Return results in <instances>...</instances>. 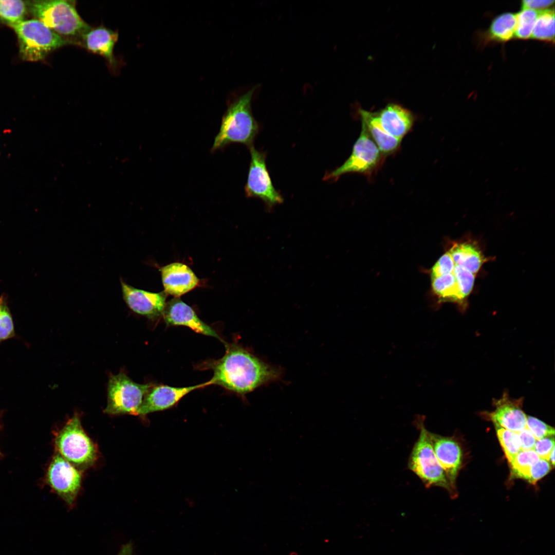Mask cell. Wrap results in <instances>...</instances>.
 <instances>
[{"mask_svg":"<svg viewBox=\"0 0 555 555\" xmlns=\"http://www.w3.org/2000/svg\"><path fill=\"white\" fill-rule=\"evenodd\" d=\"M531 37L534 40L554 43V10L553 8L539 12Z\"/></svg>","mask_w":555,"mask_h":555,"instance_id":"603a6c76","label":"cell"},{"mask_svg":"<svg viewBox=\"0 0 555 555\" xmlns=\"http://www.w3.org/2000/svg\"><path fill=\"white\" fill-rule=\"evenodd\" d=\"M14 323L5 296L0 297V343L15 337Z\"/></svg>","mask_w":555,"mask_h":555,"instance_id":"83f0119b","label":"cell"},{"mask_svg":"<svg viewBox=\"0 0 555 555\" xmlns=\"http://www.w3.org/2000/svg\"><path fill=\"white\" fill-rule=\"evenodd\" d=\"M516 15L505 12L496 16L488 29L484 33V42H505L514 36Z\"/></svg>","mask_w":555,"mask_h":555,"instance_id":"44dd1931","label":"cell"},{"mask_svg":"<svg viewBox=\"0 0 555 555\" xmlns=\"http://www.w3.org/2000/svg\"><path fill=\"white\" fill-rule=\"evenodd\" d=\"M523 398L513 399L507 391L494 399V410L488 414L495 425L516 433L526 427L527 416L522 410Z\"/></svg>","mask_w":555,"mask_h":555,"instance_id":"5bb4252c","label":"cell"},{"mask_svg":"<svg viewBox=\"0 0 555 555\" xmlns=\"http://www.w3.org/2000/svg\"><path fill=\"white\" fill-rule=\"evenodd\" d=\"M415 424L419 435L411 451L408 468L420 478L427 488L433 486L441 487L451 495L450 485L435 454L424 419L420 417L417 418Z\"/></svg>","mask_w":555,"mask_h":555,"instance_id":"8992f818","label":"cell"},{"mask_svg":"<svg viewBox=\"0 0 555 555\" xmlns=\"http://www.w3.org/2000/svg\"><path fill=\"white\" fill-rule=\"evenodd\" d=\"M429 435L435 454L445 471L450 485L452 495L456 496L455 482L460 468L462 452L458 443L453 438L429 431Z\"/></svg>","mask_w":555,"mask_h":555,"instance_id":"4fadbf2b","label":"cell"},{"mask_svg":"<svg viewBox=\"0 0 555 555\" xmlns=\"http://www.w3.org/2000/svg\"><path fill=\"white\" fill-rule=\"evenodd\" d=\"M28 4L20 0H0V22L11 27L24 21Z\"/></svg>","mask_w":555,"mask_h":555,"instance_id":"cb8c5ba5","label":"cell"},{"mask_svg":"<svg viewBox=\"0 0 555 555\" xmlns=\"http://www.w3.org/2000/svg\"><path fill=\"white\" fill-rule=\"evenodd\" d=\"M539 12L529 9H522L516 15V28L514 36L520 39L531 37Z\"/></svg>","mask_w":555,"mask_h":555,"instance_id":"484cf974","label":"cell"},{"mask_svg":"<svg viewBox=\"0 0 555 555\" xmlns=\"http://www.w3.org/2000/svg\"><path fill=\"white\" fill-rule=\"evenodd\" d=\"M385 159L365 127L361 124L360 134L349 157L341 165L326 174L324 179L337 180L348 173H358L370 177L382 166Z\"/></svg>","mask_w":555,"mask_h":555,"instance_id":"ba28073f","label":"cell"},{"mask_svg":"<svg viewBox=\"0 0 555 555\" xmlns=\"http://www.w3.org/2000/svg\"><path fill=\"white\" fill-rule=\"evenodd\" d=\"M164 292L175 297H180L196 287L199 280L186 265L173 263L160 268Z\"/></svg>","mask_w":555,"mask_h":555,"instance_id":"e0dca14e","label":"cell"},{"mask_svg":"<svg viewBox=\"0 0 555 555\" xmlns=\"http://www.w3.org/2000/svg\"><path fill=\"white\" fill-rule=\"evenodd\" d=\"M162 316L168 325L186 326L196 333L221 340L212 328L201 320L190 306L177 297L165 304Z\"/></svg>","mask_w":555,"mask_h":555,"instance_id":"9a60e30c","label":"cell"},{"mask_svg":"<svg viewBox=\"0 0 555 555\" xmlns=\"http://www.w3.org/2000/svg\"><path fill=\"white\" fill-rule=\"evenodd\" d=\"M253 91V89L249 90L228 106L215 138L212 151L234 142L251 146L258 128L251 109Z\"/></svg>","mask_w":555,"mask_h":555,"instance_id":"7a4b0ae2","label":"cell"},{"mask_svg":"<svg viewBox=\"0 0 555 555\" xmlns=\"http://www.w3.org/2000/svg\"><path fill=\"white\" fill-rule=\"evenodd\" d=\"M120 282L123 299L132 311L152 320L162 316L166 298L164 291L150 292L136 288L122 280Z\"/></svg>","mask_w":555,"mask_h":555,"instance_id":"8fae6325","label":"cell"},{"mask_svg":"<svg viewBox=\"0 0 555 555\" xmlns=\"http://www.w3.org/2000/svg\"><path fill=\"white\" fill-rule=\"evenodd\" d=\"M551 469V464L545 459L540 458L532 467L528 482L535 485L536 482L545 476Z\"/></svg>","mask_w":555,"mask_h":555,"instance_id":"d6a6232c","label":"cell"},{"mask_svg":"<svg viewBox=\"0 0 555 555\" xmlns=\"http://www.w3.org/2000/svg\"><path fill=\"white\" fill-rule=\"evenodd\" d=\"M449 252L455 265L460 266L475 275L485 261L480 250L469 243L455 244Z\"/></svg>","mask_w":555,"mask_h":555,"instance_id":"ffe728a7","label":"cell"},{"mask_svg":"<svg viewBox=\"0 0 555 555\" xmlns=\"http://www.w3.org/2000/svg\"><path fill=\"white\" fill-rule=\"evenodd\" d=\"M526 428L536 440L554 435L553 428L533 417L527 416Z\"/></svg>","mask_w":555,"mask_h":555,"instance_id":"f546056e","label":"cell"},{"mask_svg":"<svg viewBox=\"0 0 555 555\" xmlns=\"http://www.w3.org/2000/svg\"><path fill=\"white\" fill-rule=\"evenodd\" d=\"M455 264L450 252H446L436 262L431 270V277H436L443 274L453 273Z\"/></svg>","mask_w":555,"mask_h":555,"instance_id":"4dcf8cb0","label":"cell"},{"mask_svg":"<svg viewBox=\"0 0 555 555\" xmlns=\"http://www.w3.org/2000/svg\"><path fill=\"white\" fill-rule=\"evenodd\" d=\"M46 482L69 506H73L81 488V473L58 453L53 456L49 464Z\"/></svg>","mask_w":555,"mask_h":555,"instance_id":"30bf717a","label":"cell"},{"mask_svg":"<svg viewBox=\"0 0 555 555\" xmlns=\"http://www.w3.org/2000/svg\"><path fill=\"white\" fill-rule=\"evenodd\" d=\"M251 161L245 192L248 197L261 199L269 208L281 203L283 198L272 184L264 153L250 146Z\"/></svg>","mask_w":555,"mask_h":555,"instance_id":"9c48e42d","label":"cell"},{"mask_svg":"<svg viewBox=\"0 0 555 555\" xmlns=\"http://www.w3.org/2000/svg\"><path fill=\"white\" fill-rule=\"evenodd\" d=\"M76 1L40 0L29 2L28 6L35 19L61 36H82L90 26L81 18Z\"/></svg>","mask_w":555,"mask_h":555,"instance_id":"3957f363","label":"cell"},{"mask_svg":"<svg viewBox=\"0 0 555 555\" xmlns=\"http://www.w3.org/2000/svg\"><path fill=\"white\" fill-rule=\"evenodd\" d=\"M361 124L366 128L381 154L386 158L398 151L401 140L388 134L381 126L375 112L359 110Z\"/></svg>","mask_w":555,"mask_h":555,"instance_id":"ac0fdd59","label":"cell"},{"mask_svg":"<svg viewBox=\"0 0 555 555\" xmlns=\"http://www.w3.org/2000/svg\"><path fill=\"white\" fill-rule=\"evenodd\" d=\"M209 385V381L202 384L181 387L154 384L144 396L138 411V415L144 416L151 413L168 409L192 391Z\"/></svg>","mask_w":555,"mask_h":555,"instance_id":"7c38bea8","label":"cell"},{"mask_svg":"<svg viewBox=\"0 0 555 555\" xmlns=\"http://www.w3.org/2000/svg\"><path fill=\"white\" fill-rule=\"evenodd\" d=\"M497 436L508 461L510 462L521 450L516 432L495 425Z\"/></svg>","mask_w":555,"mask_h":555,"instance_id":"4316f807","label":"cell"},{"mask_svg":"<svg viewBox=\"0 0 555 555\" xmlns=\"http://www.w3.org/2000/svg\"><path fill=\"white\" fill-rule=\"evenodd\" d=\"M553 0H525L522 2V9H543L550 7L553 4Z\"/></svg>","mask_w":555,"mask_h":555,"instance_id":"e575fe53","label":"cell"},{"mask_svg":"<svg viewBox=\"0 0 555 555\" xmlns=\"http://www.w3.org/2000/svg\"><path fill=\"white\" fill-rule=\"evenodd\" d=\"M453 274L460 292L464 298L466 299L472 290L475 274L457 265H455Z\"/></svg>","mask_w":555,"mask_h":555,"instance_id":"f1b7e54d","label":"cell"},{"mask_svg":"<svg viewBox=\"0 0 555 555\" xmlns=\"http://www.w3.org/2000/svg\"><path fill=\"white\" fill-rule=\"evenodd\" d=\"M550 461L551 465L554 466V448L552 450L550 456L549 460Z\"/></svg>","mask_w":555,"mask_h":555,"instance_id":"8d00e7d4","label":"cell"},{"mask_svg":"<svg viewBox=\"0 0 555 555\" xmlns=\"http://www.w3.org/2000/svg\"><path fill=\"white\" fill-rule=\"evenodd\" d=\"M18 40L21 58L27 61H38L71 42L55 32L37 19L24 20L11 27Z\"/></svg>","mask_w":555,"mask_h":555,"instance_id":"5b68a950","label":"cell"},{"mask_svg":"<svg viewBox=\"0 0 555 555\" xmlns=\"http://www.w3.org/2000/svg\"><path fill=\"white\" fill-rule=\"evenodd\" d=\"M82 36L87 49L103 56L110 65L114 66L116 64L114 49L118 38L117 32L100 26L90 28Z\"/></svg>","mask_w":555,"mask_h":555,"instance_id":"d6986e66","label":"cell"},{"mask_svg":"<svg viewBox=\"0 0 555 555\" xmlns=\"http://www.w3.org/2000/svg\"><path fill=\"white\" fill-rule=\"evenodd\" d=\"M539 456L533 450H521L510 462L511 476L528 480L532 467Z\"/></svg>","mask_w":555,"mask_h":555,"instance_id":"d4e9b609","label":"cell"},{"mask_svg":"<svg viewBox=\"0 0 555 555\" xmlns=\"http://www.w3.org/2000/svg\"><path fill=\"white\" fill-rule=\"evenodd\" d=\"M431 280L433 291L441 300L460 304L465 300L453 272L432 278Z\"/></svg>","mask_w":555,"mask_h":555,"instance_id":"7402d4cb","label":"cell"},{"mask_svg":"<svg viewBox=\"0 0 555 555\" xmlns=\"http://www.w3.org/2000/svg\"><path fill=\"white\" fill-rule=\"evenodd\" d=\"M154 384L133 381L123 371L110 374L107 383V405L104 412L111 415H138L143 398Z\"/></svg>","mask_w":555,"mask_h":555,"instance_id":"52a82bcc","label":"cell"},{"mask_svg":"<svg viewBox=\"0 0 555 555\" xmlns=\"http://www.w3.org/2000/svg\"><path fill=\"white\" fill-rule=\"evenodd\" d=\"M54 445L58 453L79 470L91 467L98 457L97 447L84 431L77 413L58 432Z\"/></svg>","mask_w":555,"mask_h":555,"instance_id":"277c9868","label":"cell"},{"mask_svg":"<svg viewBox=\"0 0 555 555\" xmlns=\"http://www.w3.org/2000/svg\"><path fill=\"white\" fill-rule=\"evenodd\" d=\"M375 112L385 131L401 140L411 131L415 123V116L413 113L398 104L389 103Z\"/></svg>","mask_w":555,"mask_h":555,"instance_id":"2e32d148","label":"cell"},{"mask_svg":"<svg viewBox=\"0 0 555 555\" xmlns=\"http://www.w3.org/2000/svg\"><path fill=\"white\" fill-rule=\"evenodd\" d=\"M133 547L131 543H127L121 547L117 555H133Z\"/></svg>","mask_w":555,"mask_h":555,"instance_id":"d590c367","label":"cell"},{"mask_svg":"<svg viewBox=\"0 0 555 555\" xmlns=\"http://www.w3.org/2000/svg\"><path fill=\"white\" fill-rule=\"evenodd\" d=\"M554 448V436L545 437L536 440L533 450L540 458L549 460L550 454Z\"/></svg>","mask_w":555,"mask_h":555,"instance_id":"1f68e13d","label":"cell"},{"mask_svg":"<svg viewBox=\"0 0 555 555\" xmlns=\"http://www.w3.org/2000/svg\"><path fill=\"white\" fill-rule=\"evenodd\" d=\"M0 454H1V453H0Z\"/></svg>","mask_w":555,"mask_h":555,"instance_id":"74e56055","label":"cell"},{"mask_svg":"<svg viewBox=\"0 0 555 555\" xmlns=\"http://www.w3.org/2000/svg\"><path fill=\"white\" fill-rule=\"evenodd\" d=\"M210 385L216 384L244 395L279 379L281 370L238 345L227 346L225 355L212 365Z\"/></svg>","mask_w":555,"mask_h":555,"instance_id":"6da1fadb","label":"cell"},{"mask_svg":"<svg viewBox=\"0 0 555 555\" xmlns=\"http://www.w3.org/2000/svg\"><path fill=\"white\" fill-rule=\"evenodd\" d=\"M517 433L521 450H533L536 439L530 430L526 427Z\"/></svg>","mask_w":555,"mask_h":555,"instance_id":"836d02e7","label":"cell"}]
</instances>
